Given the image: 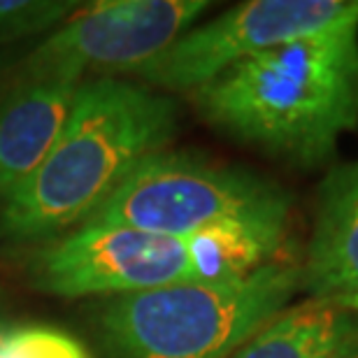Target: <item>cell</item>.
<instances>
[{
	"mask_svg": "<svg viewBox=\"0 0 358 358\" xmlns=\"http://www.w3.org/2000/svg\"><path fill=\"white\" fill-rule=\"evenodd\" d=\"M289 198L238 168L184 152L142 161L87 221L186 240L224 221H286Z\"/></svg>",
	"mask_w": 358,
	"mask_h": 358,
	"instance_id": "277c9868",
	"label": "cell"
},
{
	"mask_svg": "<svg viewBox=\"0 0 358 358\" xmlns=\"http://www.w3.org/2000/svg\"><path fill=\"white\" fill-rule=\"evenodd\" d=\"M286 221H224L186 238L196 282H231L277 261Z\"/></svg>",
	"mask_w": 358,
	"mask_h": 358,
	"instance_id": "8fae6325",
	"label": "cell"
},
{
	"mask_svg": "<svg viewBox=\"0 0 358 358\" xmlns=\"http://www.w3.org/2000/svg\"><path fill=\"white\" fill-rule=\"evenodd\" d=\"M349 24H358V0H252L191 28L133 77L193 93L242 61Z\"/></svg>",
	"mask_w": 358,
	"mask_h": 358,
	"instance_id": "8992f818",
	"label": "cell"
},
{
	"mask_svg": "<svg viewBox=\"0 0 358 358\" xmlns=\"http://www.w3.org/2000/svg\"><path fill=\"white\" fill-rule=\"evenodd\" d=\"M31 279L38 291L61 298H119L196 282V272L186 240L84 221L75 233L42 249L31 263Z\"/></svg>",
	"mask_w": 358,
	"mask_h": 358,
	"instance_id": "52a82bcc",
	"label": "cell"
},
{
	"mask_svg": "<svg viewBox=\"0 0 358 358\" xmlns=\"http://www.w3.org/2000/svg\"><path fill=\"white\" fill-rule=\"evenodd\" d=\"M335 300H338V303L340 305H345V307H349V310H358V293H356V296H342V298H335Z\"/></svg>",
	"mask_w": 358,
	"mask_h": 358,
	"instance_id": "5bb4252c",
	"label": "cell"
},
{
	"mask_svg": "<svg viewBox=\"0 0 358 358\" xmlns=\"http://www.w3.org/2000/svg\"><path fill=\"white\" fill-rule=\"evenodd\" d=\"M82 5L75 0H0V47L52 33Z\"/></svg>",
	"mask_w": 358,
	"mask_h": 358,
	"instance_id": "7c38bea8",
	"label": "cell"
},
{
	"mask_svg": "<svg viewBox=\"0 0 358 358\" xmlns=\"http://www.w3.org/2000/svg\"><path fill=\"white\" fill-rule=\"evenodd\" d=\"M80 87L63 80L10 82L0 98V203L45 163Z\"/></svg>",
	"mask_w": 358,
	"mask_h": 358,
	"instance_id": "ba28073f",
	"label": "cell"
},
{
	"mask_svg": "<svg viewBox=\"0 0 358 358\" xmlns=\"http://www.w3.org/2000/svg\"><path fill=\"white\" fill-rule=\"evenodd\" d=\"M175 128L161 93L121 77L82 82L45 163L0 203V235L33 242L87 221L142 161L166 152Z\"/></svg>",
	"mask_w": 358,
	"mask_h": 358,
	"instance_id": "7a4b0ae2",
	"label": "cell"
},
{
	"mask_svg": "<svg viewBox=\"0 0 358 358\" xmlns=\"http://www.w3.org/2000/svg\"><path fill=\"white\" fill-rule=\"evenodd\" d=\"M358 349V321L335 298H314L268 321L228 358H342Z\"/></svg>",
	"mask_w": 358,
	"mask_h": 358,
	"instance_id": "30bf717a",
	"label": "cell"
},
{
	"mask_svg": "<svg viewBox=\"0 0 358 358\" xmlns=\"http://www.w3.org/2000/svg\"><path fill=\"white\" fill-rule=\"evenodd\" d=\"M205 0H103L84 3L12 68V82L82 84L133 75L191 31Z\"/></svg>",
	"mask_w": 358,
	"mask_h": 358,
	"instance_id": "5b68a950",
	"label": "cell"
},
{
	"mask_svg": "<svg viewBox=\"0 0 358 358\" xmlns=\"http://www.w3.org/2000/svg\"><path fill=\"white\" fill-rule=\"evenodd\" d=\"M7 328H10V321L3 317V312H0V358H3V345H5V333Z\"/></svg>",
	"mask_w": 358,
	"mask_h": 358,
	"instance_id": "9a60e30c",
	"label": "cell"
},
{
	"mask_svg": "<svg viewBox=\"0 0 358 358\" xmlns=\"http://www.w3.org/2000/svg\"><path fill=\"white\" fill-rule=\"evenodd\" d=\"M3 358H91L75 335L47 324H10Z\"/></svg>",
	"mask_w": 358,
	"mask_h": 358,
	"instance_id": "4fadbf2b",
	"label": "cell"
},
{
	"mask_svg": "<svg viewBox=\"0 0 358 358\" xmlns=\"http://www.w3.org/2000/svg\"><path fill=\"white\" fill-rule=\"evenodd\" d=\"M303 270L272 261L231 282H182L119 296L100 314L114 358H228L284 312Z\"/></svg>",
	"mask_w": 358,
	"mask_h": 358,
	"instance_id": "3957f363",
	"label": "cell"
},
{
	"mask_svg": "<svg viewBox=\"0 0 358 358\" xmlns=\"http://www.w3.org/2000/svg\"><path fill=\"white\" fill-rule=\"evenodd\" d=\"M342 358H358V349H356V352H352V354H347V356H342Z\"/></svg>",
	"mask_w": 358,
	"mask_h": 358,
	"instance_id": "2e32d148",
	"label": "cell"
},
{
	"mask_svg": "<svg viewBox=\"0 0 358 358\" xmlns=\"http://www.w3.org/2000/svg\"><path fill=\"white\" fill-rule=\"evenodd\" d=\"M193 100L219 131L317 166L358 126V24L242 61L193 91Z\"/></svg>",
	"mask_w": 358,
	"mask_h": 358,
	"instance_id": "6da1fadb",
	"label": "cell"
},
{
	"mask_svg": "<svg viewBox=\"0 0 358 358\" xmlns=\"http://www.w3.org/2000/svg\"><path fill=\"white\" fill-rule=\"evenodd\" d=\"M303 282L314 298L358 293V166L335 170L321 189Z\"/></svg>",
	"mask_w": 358,
	"mask_h": 358,
	"instance_id": "9c48e42d",
	"label": "cell"
}]
</instances>
